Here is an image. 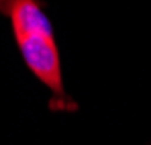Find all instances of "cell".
<instances>
[{
  "mask_svg": "<svg viewBox=\"0 0 151 145\" xmlns=\"http://www.w3.org/2000/svg\"><path fill=\"white\" fill-rule=\"evenodd\" d=\"M17 43H19L27 68L59 100H65L59 51H57L53 35H25V37H17Z\"/></svg>",
  "mask_w": 151,
  "mask_h": 145,
  "instance_id": "6da1fadb",
  "label": "cell"
},
{
  "mask_svg": "<svg viewBox=\"0 0 151 145\" xmlns=\"http://www.w3.org/2000/svg\"><path fill=\"white\" fill-rule=\"evenodd\" d=\"M0 12L8 17L14 37L53 35L51 21L43 12L39 0H0Z\"/></svg>",
  "mask_w": 151,
  "mask_h": 145,
  "instance_id": "7a4b0ae2",
  "label": "cell"
}]
</instances>
